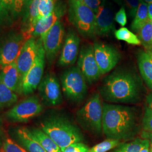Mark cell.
<instances>
[{"mask_svg":"<svg viewBox=\"0 0 152 152\" xmlns=\"http://www.w3.org/2000/svg\"><path fill=\"white\" fill-rule=\"evenodd\" d=\"M142 87L141 80L135 73L120 68L104 79L99 94L108 102L136 103L140 100Z\"/></svg>","mask_w":152,"mask_h":152,"instance_id":"cell-1","label":"cell"},{"mask_svg":"<svg viewBox=\"0 0 152 152\" xmlns=\"http://www.w3.org/2000/svg\"><path fill=\"white\" fill-rule=\"evenodd\" d=\"M103 110V132L108 139L129 140L137 134L139 121L136 108L104 103Z\"/></svg>","mask_w":152,"mask_h":152,"instance_id":"cell-2","label":"cell"},{"mask_svg":"<svg viewBox=\"0 0 152 152\" xmlns=\"http://www.w3.org/2000/svg\"><path fill=\"white\" fill-rule=\"evenodd\" d=\"M41 129L59 147L61 152L71 144L84 140L80 129L63 116L54 115L45 119L41 124Z\"/></svg>","mask_w":152,"mask_h":152,"instance_id":"cell-3","label":"cell"},{"mask_svg":"<svg viewBox=\"0 0 152 152\" xmlns=\"http://www.w3.org/2000/svg\"><path fill=\"white\" fill-rule=\"evenodd\" d=\"M103 111L101 96L96 93L77 112V122L83 130L94 134H100L103 131Z\"/></svg>","mask_w":152,"mask_h":152,"instance_id":"cell-4","label":"cell"},{"mask_svg":"<svg viewBox=\"0 0 152 152\" xmlns=\"http://www.w3.org/2000/svg\"><path fill=\"white\" fill-rule=\"evenodd\" d=\"M69 19L85 37L95 35V14L80 0H68Z\"/></svg>","mask_w":152,"mask_h":152,"instance_id":"cell-5","label":"cell"},{"mask_svg":"<svg viewBox=\"0 0 152 152\" xmlns=\"http://www.w3.org/2000/svg\"><path fill=\"white\" fill-rule=\"evenodd\" d=\"M86 82L78 66L65 71L61 77L62 90L65 97L75 103L82 101L87 94Z\"/></svg>","mask_w":152,"mask_h":152,"instance_id":"cell-6","label":"cell"},{"mask_svg":"<svg viewBox=\"0 0 152 152\" xmlns=\"http://www.w3.org/2000/svg\"><path fill=\"white\" fill-rule=\"evenodd\" d=\"M43 105L37 96H32L14 106L6 113V118L13 122H27L43 110Z\"/></svg>","mask_w":152,"mask_h":152,"instance_id":"cell-7","label":"cell"},{"mask_svg":"<svg viewBox=\"0 0 152 152\" xmlns=\"http://www.w3.org/2000/svg\"><path fill=\"white\" fill-rule=\"evenodd\" d=\"M46 54L42 39H38V50L35 61L23 82L22 91L24 95L32 94L38 88L43 78Z\"/></svg>","mask_w":152,"mask_h":152,"instance_id":"cell-8","label":"cell"},{"mask_svg":"<svg viewBox=\"0 0 152 152\" xmlns=\"http://www.w3.org/2000/svg\"><path fill=\"white\" fill-rule=\"evenodd\" d=\"M78 66L90 85L97 81L102 75L95 57L92 45L87 44L82 47L78 60Z\"/></svg>","mask_w":152,"mask_h":152,"instance_id":"cell-9","label":"cell"},{"mask_svg":"<svg viewBox=\"0 0 152 152\" xmlns=\"http://www.w3.org/2000/svg\"><path fill=\"white\" fill-rule=\"evenodd\" d=\"M65 36V29L62 22H56L42 38L46 57L51 63L61 48Z\"/></svg>","mask_w":152,"mask_h":152,"instance_id":"cell-10","label":"cell"},{"mask_svg":"<svg viewBox=\"0 0 152 152\" xmlns=\"http://www.w3.org/2000/svg\"><path fill=\"white\" fill-rule=\"evenodd\" d=\"M40 96L46 105L56 106L63 102L62 94L59 80L53 73L44 76L38 87Z\"/></svg>","mask_w":152,"mask_h":152,"instance_id":"cell-11","label":"cell"},{"mask_svg":"<svg viewBox=\"0 0 152 152\" xmlns=\"http://www.w3.org/2000/svg\"><path fill=\"white\" fill-rule=\"evenodd\" d=\"M94 50L95 59L102 75L112 71L120 61V53L110 45L96 42L94 45Z\"/></svg>","mask_w":152,"mask_h":152,"instance_id":"cell-12","label":"cell"},{"mask_svg":"<svg viewBox=\"0 0 152 152\" xmlns=\"http://www.w3.org/2000/svg\"><path fill=\"white\" fill-rule=\"evenodd\" d=\"M27 39L23 34L14 33L0 47V65L3 67L16 61Z\"/></svg>","mask_w":152,"mask_h":152,"instance_id":"cell-13","label":"cell"},{"mask_svg":"<svg viewBox=\"0 0 152 152\" xmlns=\"http://www.w3.org/2000/svg\"><path fill=\"white\" fill-rule=\"evenodd\" d=\"M37 50L38 40L32 37L25 42L16 59V65L23 82L35 61Z\"/></svg>","mask_w":152,"mask_h":152,"instance_id":"cell-14","label":"cell"},{"mask_svg":"<svg viewBox=\"0 0 152 152\" xmlns=\"http://www.w3.org/2000/svg\"><path fill=\"white\" fill-rule=\"evenodd\" d=\"M80 44V38L77 33L71 29L67 33L58 61L59 65L66 66L76 62Z\"/></svg>","mask_w":152,"mask_h":152,"instance_id":"cell-15","label":"cell"},{"mask_svg":"<svg viewBox=\"0 0 152 152\" xmlns=\"http://www.w3.org/2000/svg\"><path fill=\"white\" fill-rule=\"evenodd\" d=\"M115 32L114 13L111 7L104 1L95 14V35L105 36Z\"/></svg>","mask_w":152,"mask_h":152,"instance_id":"cell-16","label":"cell"},{"mask_svg":"<svg viewBox=\"0 0 152 152\" xmlns=\"http://www.w3.org/2000/svg\"><path fill=\"white\" fill-rule=\"evenodd\" d=\"M65 4L61 2H56L54 9L52 12L46 17L40 19L36 23L32 34V37L35 38L39 37L42 38L49 31L55 24L60 20L66 11Z\"/></svg>","mask_w":152,"mask_h":152,"instance_id":"cell-17","label":"cell"},{"mask_svg":"<svg viewBox=\"0 0 152 152\" xmlns=\"http://www.w3.org/2000/svg\"><path fill=\"white\" fill-rule=\"evenodd\" d=\"M0 82L4 83L13 92L22 94L23 79L18 69L16 61L2 67L0 72Z\"/></svg>","mask_w":152,"mask_h":152,"instance_id":"cell-18","label":"cell"},{"mask_svg":"<svg viewBox=\"0 0 152 152\" xmlns=\"http://www.w3.org/2000/svg\"><path fill=\"white\" fill-rule=\"evenodd\" d=\"M41 1L31 0L28 5L27 12L24 17V27L22 31V34L27 40L32 37L34 28L37 22L38 5Z\"/></svg>","mask_w":152,"mask_h":152,"instance_id":"cell-19","label":"cell"},{"mask_svg":"<svg viewBox=\"0 0 152 152\" xmlns=\"http://www.w3.org/2000/svg\"><path fill=\"white\" fill-rule=\"evenodd\" d=\"M16 140L28 152H47L32 136L31 131L25 127L17 129L15 131Z\"/></svg>","mask_w":152,"mask_h":152,"instance_id":"cell-20","label":"cell"},{"mask_svg":"<svg viewBox=\"0 0 152 152\" xmlns=\"http://www.w3.org/2000/svg\"><path fill=\"white\" fill-rule=\"evenodd\" d=\"M139 71L147 86L152 89V52L141 51L137 55Z\"/></svg>","mask_w":152,"mask_h":152,"instance_id":"cell-21","label":"cell"},{"mask_svg":"<svg viewBox=\"0 0 152 152\" xmlns=\"http://www.w3.org/2000/svg\"><path fill=\"white\" fill-rule=\"evenodd\" d=\"M33 137L47 152H62L59 147L41 129L34 128L30 130Z\"/></svg>","mask_w":152,"mask_h":152,"instance_id":"cell-22","label":"cell"},{"mask_svg":"<svg viewBox=\"0 0 152 152\" xmlns=\"http://www.w3.org/2000/svg\"><path fill=\"white\" fill-rule=\"evenodd\" d=\"M149 20L148 12V4L141 0H139V5L131 25L132 29L137 32Z\"/></svg>","mask_w":152,"mask_h":152,"instance_id":"cell-23","label":"cell"},{"mask_svg":"<svg viewBox=\"0 0 152 152\" xmlns=\"http://www.w3.org/2000/svg\"><path fill=\"white\" fill-rule=\"evenodd\" d=\"M18 100L16 93L0 82V108L10 107Z\"/></svg>","mask_w":152,"mask_h":152,"instance_id":"cell-24","label":"cell"},{"mask_svg":"<svg viewBox=\"0 0 152 152\" xmlns=\"http://www.w3.org/2000/svg\"><path fill=\"white\" fill-rule=\"evenodd\" d=\"M141 44L148 51H152V26L149 20L137 31Z\"/></svg>","mask_w":152,"mask_h":152,"instance_id":"cell-25","label":"cell"},{"mask_svg":"<svg viewBox=\"0 0 152 152\" xmlns=\"http://www.w3.org/2000/svg\"><path fill=\"white\" fill-rule=\"evenodd\" d=\"M114 36L117 39L125 41L128 44L134 45H139L141 44L138 37L126 28H121L115 31Z\"/></svg>","mask_w":152,"mask_h":152,"instance_id":"cell-26","label":"cell"},{"mask_svg":"<svg viewBox=\"0 0 152 152\" xmlns=\"http://www.w3.org/2000/svg\"><path fill=\"white\" fill-rule=\"evenodd\" d=\"M14 0L0 1V24L9 21L12 18Z\"/></svg>","mask_w":152,"mask_h":152,"instance_id":"cell-27","label":"cell"},{"mask_svg":"<svg viewBox=\"0 0 152 152\" xmlns=\"http://www.w3.org/2000/svg\"><path fill=\"white\" fill-rule=\"evenodd\" d=\"M56 0H41L38 7L37 22L40 19L49 15L54 9Z\"/></svg>","mask_w":152,"mask_h":152,"instance_id":"cell-28","label":"cell"},{"mask_svg":"<svg viewBox=\"0 0 152 152\" xmlns=\"http://www.w3.org/2000/svg\"><path fill=\"white\" fill-rule=\"evenodd\" d=\"M142 139L136 138L134 141L120 144L114 152H140Z\"/></svg>","mask_w":152,"mask_h":152,"instance_id":"cell-29","label":"cell"},{"mask_svg":"<svg viewBox=\"0 0 152 152\" xmlns=\"http://www.w3.org/2000/svg\"><path fill=\"white\" fill-rule=\"evenodd\" d=\"M120 141L114 139H108L106 140L100 142L89 149L88 152H107L115 148L120 145Z\"/></svg>","mask_w":152,"mask_h":152,"instance_id":"cell-30","label":"cell"},{"mask_svg":"<svg viewBox=\"0 0 152 152\" xmlns=\"http://www.w3.org/2000/svg\"><path fill=\"white\" fill-rule=\"evenodd\" d=\"M31 0H14L12 12V19L17 18L22 15L23 12L27 8Z\"/></svg>","mask_w":152,"mask_h":152,"instance_id":"cell-31","label":"cell"},{"mask_svg":"<svg viewBox=\"0 0 152 152\" xmlns=\"http://www.w3.org/2000/svg\"><path fill=\"white\" fill-rule=\"evenodd\" d=\"M4 149L5 152H28L24 148L10 138L6 139L4 142Z\"/></svg>","mask_w":152,"mask_h":152,"instance_id":"cell-32","label":"cell"},{"mask_svg":"<svg viewBox=\"0 0 152 152\" xmlns=\"http://www.w3.org/2000/svg\"><path fill=\"white\" fill-rule=\"evenodd\" d=\"M144 131L152 132V110L146 107L142 118Z\"/></svg>","mask_w":152,"mask_h":152,"instance_id":"cell-33","label":"cell"},{"mask_svg":"<svg viewBox=\"0 0 152 152\" xmlns=\"http://www.w3.org/2000/svg\"><path fill=\"white\" fill-rule=\"evenodd\" d=\"M89 148L83 142H76L66 147L62 152H88Z\"/></svg>","mask_w":152,"mask_h":152,"instance_id":"cell-34","label":"cell"},{"mask_svg":"<svg viewBox=\"0 0 152 152\" xmlns=\"http://www.w3.org/2000/svg\"><path fill=\"white\" fill-rule=\"evenodd\" d=\"M104 0H81L82 2L92 10L95 14L97 13L100 7L103 3Z\"/></svg>","mask_w":152,"mask_h":152,"instance_id":"cell-35","label":"cell"},{"mask_svg":"<svg viewBox=\"0 0 152 152\" xmlns=\"http://www.w3.org/2000/svg\"><path fill=\"white\" fill-rule=\"evenodd\" d=\"M114 20L122 27H124L126 24L127 19L125 7L124 6H122L120 10L116 13L114 18Z\"/></svg>","mask_w":152,"mask_h":152,"instance_id":"cell-36","label":"cell"},{"mask_svg":"<svg viewBox=\"0 0 152 152\" xmlns=\"http://www.w3.org/2000/svg\"><path fill=\"white\" fill-rule=\"evenodd\" d=\"M126 5L129 9L130 15L134 18L139 5V0H124Z\"/></svg>","mask_w":152,"mask_h":152,"instance_id":"cell-37","label":"cell"},{"mask_svg":"<svg viewBox=\"0 0 152 152\" xmlns=\"http://www.w3.org/2000/svg\"><path fill=\"white\" fill-rule=\"evenodd\" d=\"M141 137L147 139L149 142V152H152V132L143 131L141 133Z\"/></svg>","mask_w":152,"mask_h":152,"instance_id":"cell-38","label":"cell"},{"mask_svg":"<svg viewBox=\"0 0 152 152\" xmlns=\"http://www.w3.org/2000/svg\"><path fill=\"white\" fill-rule=\"evenodd\" d=\"M140 152H149V142L147 139H142Z\"/></svg>","mask_w":152,"mask_h":152,"instance_id":"cell-39","label":"cell"},{"mask_svg":"<svg viewBox=\"0 0 152 152\" xmlns=\"http://www.w3.org/2000/svg\"><path fill=\"white\" fill-rule=\"evenodd\" d=\"M147 103L148 104L147 107L152 110V91L147 96Z\"/></svg>","mask_w":152,"mask_h":152,"instance_id":"cell-40","label":"cell"},{"mask_svg":"<svg viewBox=\"0 0 152 152\" xmlns=\"http://www.w3.org/2000/svg\"><path fill=\"white\" fill-rule=\"evenodd\" d=\"M148 16L150 20H152V3L148 4Z\"/></svg>","mask_w":152,"mask_h":152,"instance_id":"cell-41","label":"cell"},{"mask_svg":"<svg viewBox=\"0 0 152 152\" xmlns=\"http://www.w3.org/2000/svg\"><path fill=\"white\" fill-rule=\"evenodd\" d=\"M143 2H144L145 3H146L147 4H152V0H141Z\"/></svg>","mask_w":152,"mask_h":152,"instance_id":"cell-42","label":"cell"},{"mask_svg":"<svg viewBox=\"0 0 152 152\" xmlns=\"http://www.w3.org/2000/svg\"><path fill=\"white\" fill-rule=\"evenodd\" d=\"M151 24H152V20H151Z\"/></svg>","mask_w":152,"mask_h":152,"instance_id":"cell-43","label":"cell"},{"mask_svg":"<svg viewBox=\"0 0 152 152\" xmlns=\"http://www.w3.org/2000/svg\"><path fill=\"white\" fill-rule=\"evenodd\" d=\"M80 1H81V0H80Z\"/></svg>","mask_w":152,"mask_h":152,"instance_id":"cell-44","label":"cell"},{"mask_svg":"<svg viewBox=\"0 0 152 152\" xmlns=\"http://www.w3.org/2000/svg\"><path fill=\"white\" fill-rule=\"evenodd\" d=\"M151 52H152V51H151Z\"/></svg>","mask_w":152,"mask_h":152,"instance_id":"cell-45","label":"cell"},{"mask_svg":"<svg viewBox=\"0 0 152 152\" xmlns=\"http://www.w3.org/2000/svg\"><path fill=\"white\" fill-rule=\"evenodd\" d=\"M0 1H1V0H0Z\"/></svg>","mask_w":152,"mask_h":152,"instance_id":"cell-46","label":"cell"}]
</instances>
